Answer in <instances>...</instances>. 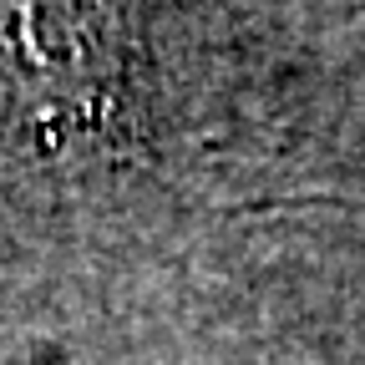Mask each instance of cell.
<instances>
[{
	"mask_svg": "<svg viewBox=\"0 0 365 365\" xmlns=\"http://www.w3.org/2000/svg\"><path fill=\"white\" fill-rule=\"evenodd\" d=\"M107 0H0V107L51 112L107 97L117 76Z\"/></svg>",
	"mask_w": 365,
	"mask_h": 365,
	"instance_id": "6da1fadb",
	"label": "cell"
}]
</instances>
